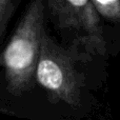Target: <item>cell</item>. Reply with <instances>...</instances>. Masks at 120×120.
I'll use <instances>...</instances> for the list:
<instances>
[{
  "mask_svg": "<svg viewBox=\"0 0 120 120\" xmlns=\"http://www.w3.org/2000/svg\"><path fill=\"white\" fill-rule=\"evenodd\" d=\"M45 2L36 0L27 5L12 38L0 56L8 87L21 95L32 86L44 35Z\"/></svg>",
  "mask_w": 120,
  "mask_h": 120,
  "instance_id": "obj_1",
  "label": "cell"
},
{
  "mask_svg": "<svg viewBox=\"0 0 120 120\" xmlns=\"http://www.w3.org/2000/svg\"><path fill=\"white\" fill-rule=\"evenodd\" d=\"M18 2L14 0H0V36L12 17Z\"/></svg>",
  "mask_w": 120,
  "mask_h": 120,
  "instance_id": "obj_5",
  "label": "cell"
},
{
  "mask_svg": "<svg viewBox=\"0 0 120 120\" xmlns=\"http://www.w3.org/2000/svg\"><path fill=\"white\" fill-rule=\"evenodd\" d=\"M48 8L60 29L76 30L93 38L100 35V16L92 1L50 0Z\"/></svg>",
  "mask_w": 120,
  "mask_h": 120,
  "instance_id": "obj_3",
  "label": "cell"
},
{
  "mask_svg": "<svg viewBox=\"0 0 120 120\" xmlns=\"http://www.w3.org/2000/svg\"><path fill=\"white\" fill-rule=\"evenodd\" d=\"M98 15L110 21H120V0H92Z\"/></svg>",
  "mask_w": 120,
  "mask_h": 120,
  "instance_id": "obj_4",
  "label": "cell"
},
{
  "mask_svg": "<svg viewBox=\"0 0 120 120\" xmlns=\"http://www.w3.org/2000/svg\"><path fill=\"white\" fill-rule=\"evenodd\" d=\"M35 79L53 99L76 106L79 102V83L68 55L44 33Z\"/></svg>",
  "mask_w": 120,
  "mask_h": 120,
  "instance_id": "obj_2",
  "label": "cell"
}]
</instances>
